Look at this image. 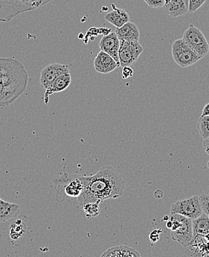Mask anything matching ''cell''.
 <instances>
[{"label": "cell", "mask_w": 209, "mask_h": 257, "mask_svg": "<svg viewBox=\"0 0 209 257\" xmlns=\"http://www.w3.org/2000/svg\"><path fill=\"white\" fill-rule=\"evenodd\" d=\"M83 188L79 196L78 206L87 203H100L111 199H117L125 191V181L122 175L111 166L101 167L95 175L80 176Z\"/></svg>", "instance_id": "obj_1"}, {"label": "cell", "mask_w": 209, "mask_h": 257, "mask_svg": "<svg viewBox=\"0 0 209 257\" xmlns=\"http://www.w3.org/2000/svg\"><path fill=\"white\" fill-rule=\"evenodd\" d=\"M53 182L57 202L66 201L76 207L78 206L77 200L83 188L80 176L69 174L64 171L61 176L55 178Z\"/></svg>", "instance_id": "obj_2"}, {"label": "cell", "mask_w": 209, "mask_h": 257, "mask_svg": "<svg viewBox=\"0 0 209 257\" xmlns=\"http://www.w3.org/2000/svg\"><path fill=\"white\" fill-rule=\"evenodd\" d=\"M29 74L24 65L15 58H0V83L27 86Z\"/></svg>", "instance_id": "obj_3"}, {"label": "cell", "mask_w": 209, "mask_h": 257, "mask_svg": "<svg viewBox=\"0 0 209 257\" xmlns=\"http://www.w3.org/2000/svg\"><path fill=\"white\" fill-rule=\"evenodd\" d=\"M52 0H0V22L8 23L21 14L35 10Z\"/></svg>", "instance_id": "obj_4"}, {"label": "cell", "mask_w": 209, "mask_h": 257, "mask_svg": "<svg viewBox=\"0 0 209 257\" xmlns=\"http://www.w3.org/2000/svg\"><path fill=\"white\" fill-rule=\"evenodd\" d=\"M168 219L172 223V239L183 247L190 246L193 239L191 219L176 213H172Z\"/></svg>", "instance_id": "obj_5"}, {"label": "cell", "mask_w": 209, "mask_h": 257, "mask_svg": "<svg viewBox=\"0 0 209 257\" xmlns=\"http://www.w3.org/2000/svg\"><path fill=\"white\" fill-rule=\"evenodd\" d=\"M182 39L199 58H203L209 53V45L205 35L193 25L188 26Z\"/></svg>", "instance_id": "obj_6"}, {"label": "cell", "mask_w": 209, "mask_h": 257, "mask_svg": "<svg viewBox=\"0 0 209 257\" xmlns=\"http://www.w3.org/2000/svg\"><path fill=\"white\" fill-rule=\"evenodd\" d=\"M172 56L178 66L182 68L189 67L197 63L200 58L182 40V39L175 40L172 44Z\"/></svg>", "instance_id": "obj_7"}, {"label": "cell", "mask_w": 209, "mask_h": 257, "mask_svg": "<svg viewBox=\"0 0 209 257\" xmlns=\"http://www.w3.org/2000/svg\"><path fill=\"white\" fill-rule=\"evenodd\" d=\"M172 213L182 215L191 220L199 217L202 214L199 196H194L188 199L176 201L172 204L171 214Z\"/></svg>", "instance_id": "obj_8"}, {"label": "cell", "mask_w": 209, "mask_h": 257, "mask_svg": "<svg viewBox=\"0 0 209 257\" xmlns=\"http://www.w3.org/2000/svg\"><path fill=\"white\" fill-rule=\"evenodd\" d=\"M143 51V46L139 41L128 42L120 40L119 50L120 66L125 67L132 66L137 61Z\"/></svg>", "instance_id": "obj_9"}, {"label": "cell", "mask_w": 209, "mask_h": 257, "mask_svg": "<svg viewBox=\"0 0 209 257\" xmlns=\"http://www.w3.org/2000/svg\"><path fill=\"white\" fill-rule=\"evenodd\" d=\"M69 72H70L67 65L57 63H50L41 71L40 77V86L46 90L58 76Z\"/></svg>", "instance_id": "obj_10"}, {"label": "cell", "mask_w": 209, "mask_h": 257, "mask_svg": "<svg viewBox=\"0 0 209 257\" xmlns=\"http://www.w3.org/2000/svg\"><path fill=\"white\" fill-rule=\"evenodd\" d=\"M26 87L20 85L6 86L0 83V107H6L13 103L26 91Z\"/></svg>", "instance_id": "obj_11"}, {"label": "cell", "mask_w": 209, "mask_h": 257, "mask_svg": "<svg viewBox=\"0 0 209 257\" xmlns=\"http://www.w3.org/2000/svg\"><path fill=\"white\" fill-rule=\"evenodd\" d=\"M120 46V40L118 38L116 32H111L109 35L102 37L99 42L100 51L108 54L114 59L115 61L120 66L119 59V50Z\"/></svg>", "instance_id": "obj_12"}, {"label": "cell", "mask_w": 209, "mask_h": 257, "mask_svg": "<svg viewBox=\"0 0 209 257\" xmlns=\"http://www.w3.org/2000/svg\"><path fill=\"white\" fill-rule=\"evenodd\" d=\"M72 83V76L70 72L58 76L53 80L50 86L46 89L44 94V103L47 105L49 101V97L55 93L63 92L66 90Z\"/></svg>", "instance_id": "obj_13"}, {"label": "cell", "mask_w": 209, "mask_h": 257, "mask_svg": "<svg viewBox=\"0 0 209 257\" xmlns=\"http://www.w3.org/2000/svg\"><path fill=\"white\" fill-rule=\"evenodd\" d=\"M93 64L96 72L100 74L111 73L120 66L112 57L103 51H100L96 55Z\"/></svg>", "instance_id": "obj_14"}, {"label": "cell", "mask_w": 209, "mask_h": 257, "mask_svg": "<svg viewBox=\"0 0 209 257\" xmlns=\"http://www.w3.org/2000/svg\"><path fill=\"white\" fill-rule=\"evenodd\" d=\"M162 8L168 16L179 18L188 13V0H165Z\"/></svg>", "instance_id": "obj_15"}, {"label": "cell", "mask_w": 209, "mask_h": 257, "mask_svg": "<svg viewBox=\"0 0 209 257\" xmlns=\"http://www.w3.org/2000/svg\"><path fill=\"white\" fill-rule=\"evenodd\" d=\"M115 32L119 40L124 41H139L140 37L139 28L132 22H128L122 27L116 29Z\"/></svg>", "instance_id": "obj_16"}, {"label": "cell", "mask_w": 209, "mask_h": 257, "mask_svg": "<svg viewBox=\"0 0 209 257\" xmlns=\"http://www.w3.org/2000/svg\"><path fill=\"white\" fill-rule=\"evenodd\" d=\"M114 11L105 15V20L114 25L116 29L122 27L124 25L130 22V16L126 11L122 9H118L114 4H112Z\"/></svg>", "instance_id": "obj_17"}, {"label": "cell", "mask_w": 209, "mask_h": 257, "mask_svg": "<svg viewBox=\"0 0 209 257\" xmlns=\"http://www.w3.org/2000/svg\"><path fill=\"white\" fill-rule=\"evenodd\" d=\"M21 211L19 204L6 202L0 198V222H6L17 217Z\"/></svg>", "instance_id": "obj_18"}, {"label": "cell", "mask_w": 209, "mask_h": 257, "mask_svg": "<svg viewBox=\"0 0 209 257\" xmlns=\"http://www.w3.org/2000/svg\"><path fill=\"white\" fill-rule=\"evenodd\" d=\"M192 229H193V237L202 236L209 233V218L205 213L192 220Z\"/></svg>", "instance_id": "obj_19"}, {"label": "cell", "mask_w": 209, "mask_h": 257, "mask_svg": "<svg viewBox=\"0 0 209 257\" xmlns=\"http://www.w3.org/2000/svg\"><path fill=\"white\" fill-rule=\"evenodd\" d=\"M100 257H141L134 249L127 246H116L108 249Z\"/></svg>", "instance_id": "obj_20"}, {"label": "cell", "mask_w": 209, "mask_h": 257, "mask_svg": "<svg viewBox=\"0 0 209 257\" xmlns=\"http://www.w3.org/2000/svg\"><path fill=\"white\" fill-rule=\"evenodd\" d=\"M98 203H87L82 207L87 219L96 217L100 214V209Z\"/></svg>", "instance_id": "obj_21"}, {"label": "cell", "mask_w": 209, "mask_h": 257, "mask_svg": "<svg viewBox=\"0 0 209 257\" xmlns=\"http://www.w3.org/2000/svg\"><path fill=\"white\" fill-rule=\"evenodd\" d=\"M198 131L202 139H205L209 136V115L202 116L198 120Z\"/></svg>", "instance_id": "obj_22"}, {"label": "cell", "mask_w": 209, "mask_h": 257, "mask_svg": "<svg viewBox=\"0 0 209 257\" xmlns=\"http://www.w3.org/2000/svg\"><path fill=\"white\" fill-rule=\"evenodd\" d=\"M199 203L202 213L209 218V193H203L199 196Z\"/></svg>", "instance_id": "obj_23"}, {"label": "cell", "mask_w": 209, "mask_h": 257, "mask_svg": "<svg viewBox=\"0 0 209 257\" xmlns=\"http://www.w3.org/2000/svg\"><path fill=\"white\" fill-rule=\"evenodd\" d=\"M12 224L17 227V230L16 229H11V237L13 238V236H15L13 239H18V238L23 235V232H24V230L23 229V225H24L25 223L23 221H20V224H18V221H14Z\"/></svg>", "instance_id": "obj_24"}, {"label": "cell", "mask_w": 209, "mask_h": 257, "mask_svg": "<svg viewBox=\"0 0 209 257\" xmlns=\"http://www.w3.org/2000/svg\"><path fill=\"white\" fill-rule=\"evenodd\" d=\"M207 0H188V12L193 13L203 6Z\"/></svg>", "instance_id": "obj_25"}, {"label": "cell", "mask_w": 209, "mask_h": 257, "mask_svg": "<svg viewBox=\"0 0 209 257\" xmlns=\"http://www.w3.org/2000/svg\"><path fill=\"white\" fill-rule=\"evenodd\" d=\"M148 6L153 9H159L163 7L165 0H144Z\"/></svg>", "instance_id": "obj_26"}, {"label": "cell", "mask_w": 209, "mask_h": 257, "mask_svg": "<svg viewBox=\"0 0 209 257\" xmlns=\"http://www.w3.org/2000/svg\"><path fill=\"white\" fill-rule=\"evenodd\" d=\"M133 70L131 66H125L122 70V78L128 79V77H132Z\"/></svg>", "instance_id": "obj_27"}, {"label": "cell", "mask_w": 209, "mask_h": 257, "mask_svg": "<svg viewBox=\"0 0 209 257\" xmlns=\"http://www.w3.org/2000/svg\"><path fill=\"white\" fill-rule=\"evenodd\" d=\"M162 232V230H159V229H158V230H153V233H154L155 236H153V235L151 234V236H150V239H152V238L154 237V239H152V242H156V241H159V233Z\"/></svg>", "instance_id": "obj_28"}, {"label": "cell", "mask_w": 209, "mask_h": 257, "mask_svg": "<svg viewBox=\"0 0 209 257\" xmlns=\"http://www.w3.org/2000/svg\"><path fill=\"white\" fill-rule=\"evenodd\" d=\"M202 147H203L204 151L209 156V136L206 139H203Z\"/></svg>", "instance_id": "obj_29"}, {"label": "cell", "mask_w": 209, "mask_h": 257, "mask_svg": "<svg viewBox=\"0 0 209 257\" xmlns=\"http://www.w3.org/2000/svg\"><path fill=\"white\" fill-rule=\"evenodd\" d=\"M208 115H209V103H207V104L204 106L203 109H202V114H201V117H202V116Z\"/></svg>", "instance_id": "obj_30"}, {"label": "cell", "mask_w": 209, "mask_h": 257, "mask_svg": "<svg viewBox=\"0 0 209 257\" xmlns=\"http://www.w3.org/2000/svg\"><path fill=\"white\" fill-rule=\"evenodd\" d=\"M207 167H208V168L209 169V161L207 162Z\"/></svg>", "instance_id": "obj_31"}]
</instances>
